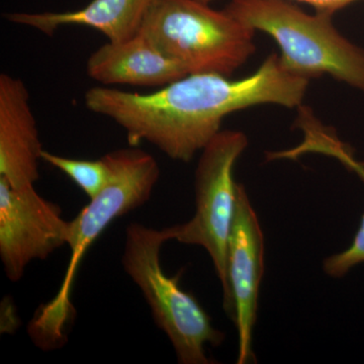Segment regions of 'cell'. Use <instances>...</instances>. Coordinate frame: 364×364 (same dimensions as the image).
Returning <instances> with one entry per match:
<instances>
[{"mask_svg":"<svg viewBox=\"0 0 364 364\" xmlns=\"http://www.w3.org/2000/svg\"><path fill=\"white\" fill-rule=\"evenodd\" d=\"M309 82L284 70L279 55L272 54L248 77L188 74L151 93L95 86L86 91L85 104L124 129L130 146L146 141L171 159L188 162L232 112L267 104L298 107Z\"/></svg>","mask_w":364,"mask_h":364,"instance_id":"cell-1","label":"cell"},{"mask_svg":"<svg viewBox=\"0 0 364 364\" xmlns=\"http://www.w3.org/2000/svg\"><path fill=\"white\" fill-rule=\"evenodd\" d=\"M105 158L111 170L107 183L70 221L67 244L70 260L58 293L41 306L28 326L31 337L43 349L58 348L65 343L66 328L74 315L71 301L74 279L91 244L117 218L145 205L159 181L156 159L136 146L112 151Z\"/></svg>","mask_w":364,"mask_h":364,"instance_id":"cell-2","label":"cell"},{"mask_svg":"<svg viewBox=\"0 0 364 364\" xmlns=\"http://www.w3.org/2000/svg\"><path fill=\"white\" fill-rule=\"evenodd\" d=\"M225 11L269 35L284 70L308 79L327 75L364 92V50L347 40L330 14H309L289 0H232Z\"/></svg>","mask_w":364,"mask_h":364,"instance_id":"cell-3","label":"cell"},{"mask_svg":"<svg viewBox=\"0 0 364 364\" xmlns=\"http://www.w3.org/2000/svg\"><path fill=\"white\" fill-rule=\"evenodd\" d=\"M172 240L170 227L162 230L131 223L126 229L122 264L124 272L142 291L157 327L168 337L181 364H210L205 345L219 346L224 333L193 294L183 291L177 277L163 272L160 253Z\"/></svg>","mask_w":364,"mask_h":364,"instance_id":"cell-4","label":"cell"},{"mask_svg":"<svg viewBox=\"0 0 364 364\" xmlns=\"http://www.w3.org/2000/svg\"><path fill=\"white\" fill-rule=\"evenodd\" d=\"M139 33L188 74L230 76L255 53V31L200 0H153Z\"/></svg>","mask_w":364,"mask_h":364,"instance_id":"cell-5","label":"cell"},{"mask_svg":"<svg viewBox=\"0 0 364 364\" xmlns=\"http://www.w3.org/2000/svg\"><path fill=\"white\" fill-rule=\"evenodd\" d=\"M248 146L243 132L220 131L203 149L196 170V213L186 224L170 227L172 240L200 246L210 256L221 282L223 306L234 322L235 309L228 279V249L236 210L234 167Z\"/></svg>","mask_w":364,"mask_h":364,"instance_id":"cell-6","label":"cell"},{"mask_svg":"<svg viewBox=\"0 0 364 364\" xmlns=\"http://www.w3.org/2000/svg\"><path fill=\"white\" fill-rule=\"evenodd\" d=\"M70 221L33 186L14 188L0 176V259L7 279L20 282L26 268L68 244Z\"/></svg>","mask_w":364,"mask_h":364,"instance_id":"cell-7","label":"cell"},{"mask_svg":"<svg viewBox=\"0 0 364 364\" xmlns=\"http://www.w3.org/2000/svg\"><path fill=\"white\" fill-rule=\"evenodd\" d=\"M264 273V238L257 215L243 184L237 182L236 210L229 249L228 279L238 330L237 363H255L252 332L257 320L258 296Z\"/></svg>","mask_w":364,"mask_h":364,"instance_id":"cell-8","label":"cell"},{"mask_svg":"<svg viewBox=\"0 0 364 364\" xmlns=\"http://www.w3.org/2000/svg\"><path fill=\"white\" fill-rule=\"evenodd\" d=\"M43 150L28 88L21 79L0 74V176L14 188L33 186Z\"/></svg>","mask_w":364,"mask_h":364,"instance_id":"cell-9","label":"cell"},{"mask_svg":"<svg viewBox=\"0 0 364 364\" xmlns=\"http://www.w3.org/2000/svg\"><path fill=\"white\" fill-rule=\"evenodd\" d=\"M86 72L100 85L144 87H163L188 75L179 62L166 56L141 33L98 48L88 58Z\"/></svg>","mask_w":364,"mask_h":364,"instance_id":"cell-10","label":"cell"},{"mask_svg":"<svg viewBox=\"0 0 364 364\" xmlns=\"http://www.w3.org/2000/svg\"><path fill=\"white\" fill-rule=\"evenodd\" d=\"M153 0H92L83 9L63 13H11L6 14L11 23L30 26L52 36L65 26H85L95 28L112 42L136 36Z\"/></svg>","mask_w":364,"mask_h":364,"instance_id":"cell-11","label":"cell"},{"mask_svg":"<svg viewBox=\"0 0 364 364\" xmlns=\"http://www.w3.org/2000/svg\"><path fill=\"white\" fill-rule=\"evenodd\" d=\"M42 160L65 173L90 200L102 191L111 173L105 156L98 160L71 159L43 150Z\"/></svg>","mask_w":364,"mask_h":364,"instance_id":"cell-12","label":"cell"},{"mask_svg":"<svg viewBox=\"0 0 364 364\" xmlns=\"http://www.w3.org/2000/svg\"><path fill=\"white\" fill-rule=\"evenodd\" d=\"M364 262V215L361 218L360 226L354 237L350 247L343 252L334 254L324 260V272L329 277L340 279L344 277L352 267Z\"/></svg>","mask_w":364,"mask_h":364,"instance_id":"cell-13","label":"cell"},{"mask_svg":"<svg viewBox=\"0 0 364 364\" xmlns=\"http://www.w3.org/2000/svg\"><path fill=\"white\" fill-rule=\"evenodd\" d=\"M200 1L210 4L215 0H200ZM289 1L305 2L315 9V13L333 16L337 11L343 9L344 7L350 6L351 4L359 1V0H289Z\"/></svg>","mask_w":364,"mask_h":364,"instance_id":"cell-14","label":"cell"}]
</instances>
